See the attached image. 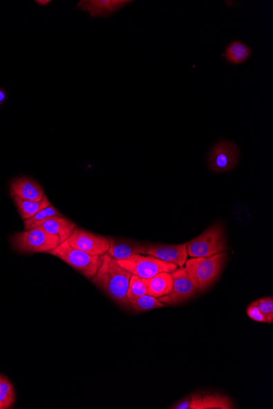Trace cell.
Here are the masks:
<instances>
[{"label":"cell","mask_w":273,"mask_h":409,"mask_svg":"<svg viewBox=\"0 0 273 409\" xmlns=\"http://www.w3.org/2000/svg\"><path fill=\"white\" fill-rule=\"evenodd\" d=\"M131 1L123 0H104V1H80L78 8L86 11L93 17H107L120 10Z\"/></svg>","instance_id":"cell-14"},{"label":"cell","mask_w":273,"mask_h":409,"mask_svg":"<svg viewBox=\"0 0 273 409\" xmlns=\"http://www.w3.org/2000/svg\"><path fill=\"white\" fill-rule=\"evenodd\" d=\"M15 402V388L6 376L0 374V408H10Z\"/></svg>","instance_id":"cell-21"},{"label":"cell","mask_w":273,"mask_h":409,"mask_svg":"<svg viewBox=\"0 0 273 409\" xmlns=\"http://www.w3.org/2000/svg\"><path fill=\"white\" fill-rule=\"evenodd\" d=\"M68 242L73 248L97 257L106 254L110 246V241L107 238L95 235L78 227H76L71 234Z\"/></svg>","instance_id":"cell-9"},{"label":"cell","mask_w":273,"mask_h":409,"mask_svg":"<svg viewBox=\"0 0 273 409\" xmlns=\"http://www.w3.org/2000/svg\"><path fill=\"white\" fill-rule=\"evenodd\" d=\"M147 294V289L143 278L132 275L131 281H129V289L127 291V298L129 303L131 302V301Z\"/></svg>","instance_id":"cell-22"},{"label":"cell","mask_w":273,"mask_h":409,"mask_svg":"<svg viewBox=\"0 0 273 409\" xmlns=\"http://www.w3.org/2000/svg\"></svg>","instance_id":"cell-28"},{"label":"cell","mask_w":273,"mask_h":409,"mask_svg":"<svg viewBox=\"0 0 273 409\" xmlns=\"http://www.w3.org/2000/svg\"><path fill=\"white\" fill-rule=\"evenodd\" d=\"M55 217H64V216L62 215L55 207L51 204L47 207L46 209L40 211L37 214H35L34 217L26 220L24 221L25 230L26 231L29 230V229L41 226L47 220Z\"/></svg>","instance_id":"cell-20"},{"label":"cell","mask_w":273,"mask_h":409,"mask_svg":"<svg viewBox=\"0 0 273 409\" xmlns=\"http://www.w3.org/2000/svg\"><path fill=\"white\" fill-rule=\"evenodd\" d=\"M143 280L147 286V295L156 298L169 295L173 289V278L171 273L161 272L150 278H143Z\"/></svg>","instance_id":"cell-15"},{"label":"cell","mask_w":273,"mask_h":409,"mask_svg":"<svg viewBox=\"0 0 273 409\" xmlns=\"http://www.w3.org/2000/svg\"><path fill=\"white\" fill-rule=\"evenodd\" d=\"M246 313H247L248 316L254 321L267 323L265 317H264L263 314L259 311L255 302L249 305L247 310H246Z\"/></svg>","instance_id":"cell-24"},{"label":"cell","mask_w":273,"mask_h":409,"mask_svg":"<svg viewBox=\"0 0 273 409\" xmlns=\"http://www.w3.org/2000/svg\"><path fill=\"white\" fill-rule=\"evenodd\" d=\"M13 200H15L21 217L24 221L34 217L40 211L51 205L50 201L48 200L46 196H44L42 200L39 201L25 200L17 197H13Z\"/></svg>","instance_id":"cell-17"},{"label":"cell","mask_w":273,"mask_h":409,"mask_svg":"<svg viewBox=\"0 0 273 409\" xmlns=\"http://www.w3.org/2000/svg\"><path fill=\"white\" fill-rule=\"evenodd\" d=\"M109 241V249L106 254L116 260H126L137 254H146L147 245L140 242L114 238H111Z\"/></svg>","instance_id":"cell-13"},{"label":"cell","mask_w":273,"mask_h":409,"mask_svg":"<svg viewBox=\"0 0 273 409\" xmlns=\"http://www.w3.org/2000/svg\"><path fill=\"white\" fill-rule=\"evenodd\" d=\"M173 289L169 295L158 298L164 305H176L194 296L198 289L185 267L178 268L172 274Z\"/></svg>","instance_id":"cell-10"},{"label":"cell","mask_w":273,"mask_h":409,"mask_svg":"<svg viewBox=\"0 0 273 409\" xmlns=\"http://www.w3.org/2000/svg\"><path fill=\"white\" fill-rule=\"evenodd\" d=\"M165 305H167L161 303L158 298L147 294L129 303V308H131L132 311L135 313L146 312L151 311V310L165 307Z\"/></svg>","instance_id":"cell-19"},{"label":"cell","mask_w":273,"mask_h":409,"mask_svg":"<svg viewBox=\"0 0 273 409\" xmlns=\"http://www.w3.org/2000/svg\"><path fill=\"white\" fill-rule=\"evenodd\" d=\"M37 3L39 4V6H48V4H50V3H52L51 0H37Z\"/></svg>","instance_id":"cell-26"},{"label":"cell","mask_w":273,"mask_h":409,"mask_svg":"<svg viewBox=\"0 0 273 409\" xmlns=\"http://www.w3.org/2000/svg\"><path fill=\"white\" fill-rule=\"evenodd\" d=\"M39 227L43 228L44 231L51 234V235L59 238L60 244L68 240L71 234L77 227L75 223L64 217L49 218Z\"/></svg>","instance_id":"cell-16"},{"label":"cell","mask_w":273,"mask_h":409,"mask_svg":"<svg viewBox=\"0 0 273 409\" xmlns=\"http://www.w3.org/2000/svg\"><path fill=\"white\" fill-rule=\"evenodd\" d=\"M227 248L220 224H214L187 245L191 258H209L223 253Z\"/></svg>","instance_id":"cell-5"},{"label":"cell","mask_w":273,"mask_h":409,"mask_svg":"<svg viewBox=\"0 0 273 409\" xmlns=\"http://www.w3.org/2000/svg\"><path fill=\"white\" fill-rule=\"evenodd\" d=\"M117 262L132 275L141 278H150L161 272L173 273L178 267L176 265L165 263L151 256L141 254L134 255L131 258Z\"/></svg>","instance_id":"cell-6"},{"label":"cell","mask_w":273,"mask_h":409,"mask_svg":"<svg viewBox=\"0 0 273 409\" xmlns=\"http://www.w3.org/2000/svg\"><path fill=\"white\" fill-rule=\"evenodd\" d=\"M170 408L234 409L235 406L227 395L203 392L187 395Z\"/></svg>","instance_id":"cell-7"},{"label":"cell","mask_w":273,"mask_h":409,"mask_svg":"<svg viewBox=\"0 0 273 409\" xmlns=\"http://www.w3.org/2000/svg\"><path fill=\"white\" fill-rule=\"evenodd\" d=\"M12 248L21 254L50 253L60 245L59 238L40 227L17 233L11 238Z\"/></svg>","instance_id":"cell-3"},{"label":"cell","mask_w":273,"mask_h":409,"mask_svg":"<svg viewBox=\"0 0 273 409\" xmlns=\"http://www.w3.org/2000/svg\"><path fill=\"white\" fill-rule=\"evenodd\" d=\"M225 258V254L220 253L209 258H192L186 260L185 269L198 291L207 289L216 280Z\"/></svg>","instance_id":"cell-2"},{"label":"cell","mask_w":273,"mask_h":409,"mask_svg":"<svg viewBox=\"0 0 273 409\" xmlns=\"http://www.w3.org/2000/svg\"><path fill=\"white\" fill-rule=\"evenodd\" d=\"M255 303L265 317L267 323H272L273 322V298H264L258 301H255Z\"/></svg>","instance_id":"cell-23"},{"label":"cell","mask_w":273,"mask_h":409,"mask_svg":"<svg viewBox=\"0 0 273 409\" xmlns=\"http://www.w3.org/2000/svg\"><path fill=\"white\" fill-rule=\"evenodd\" d=\"M0 409H1V408H0Z\"/></svg>","instance_id":"cell-27"},{"label":"cell","mask_w":273,"mask_h":409,"mask_svg":"<svg viewBox=\"0 0 273 409\" xmlns=\"http://www.w3.org/2000/svg\"><path fill=\"white\" fill-rule=\"evenodd\" d=\"M8 94L6 90L0 88V106L3 105V103L7 100Z\"/></svg>","instance_id":"cell-25"},{"label":"cell","mask_w":273,"mask_h":409,"mask_svg":"<svg viewBox=\"0 0 273 409\" xmlns=\"http://www.w3.org/2000/svg\"><path fill=\"white\" fill-rule=\"evenodd\" d=\"M250 55L252 48L238 40L228 44L225 51L226 60L234 65L243 64L249 59Z\"/></svg>","instance_id":"cell-18"},{"label":"cell","mask_w":273,"mask_h":409,"mask_svg":"<svg viewBox=\"0 0 273 409\" xmlns=\"http://www.w3.org/2000/svg\"><path fill=\"white\" fill-rule=\"evenodd\" d=\"M239 159V150L229 141L219 142L209 153V166L213 172L225 173L234 169Z\"/></svg>","instance_id":"cell-8"},{"label":"cell","mask_w":273,"mask_h":409,"mask_svg":"<svg viewBox=\"0 0 273 409\" xmlns=\"http://www.w3.org/2000/svg\"><path fill=\"white\" fill-rule=\"evenodd\" d=\"M102 264L96 276L92 278L93 284L123 307L129 308L127 291L132 274L123 268L117 260L107 254L101 256Z\"/></svg>","instance_id":"cell-1"},{"label":"cell","mask_w":273,"mask_h":409,"mask_svg":"<svg viewBox=\"0 0 273 409\" xmlns=\"http://www.w3.org/2000/svg\"><path fill=\"white\" fill-rule=\"evenodd\" d=\"M49 254L64 260L88 280H92L96 276L102 264L101 257L91 256L73 248L68 240L62 242Z\"/></svg>","instance_id":"cell-4"},{"label":"cell","mask_w":273,"mask_h":409,"mask_svg":"<svg viewBox=\"0 0 273 409\" xmlns=\"http://www.w3.org/2000/svg\"><path fill=\"white\" fill-rule=\"evenodd\" d=\"M11 196L25 200L39 201L46 196L41 186L35 180L22 177L13 180L10 187Z\"/></svg>","instance_id":"cell-12"},{"label":"cell","mask_w":273,"mask_h":409,"mask_svg":"<svg viewBox=\"0 0 273 409\" xmlns=\"http://www.w3.org/2000/svg\"><path fill=\"white\" fill-rule=\"evenodd\" d=\"M187 245H147L146 254L182 267L185 266L187 258Z\"/></svg>","instance_id":"cell-11"}]
</instances>
